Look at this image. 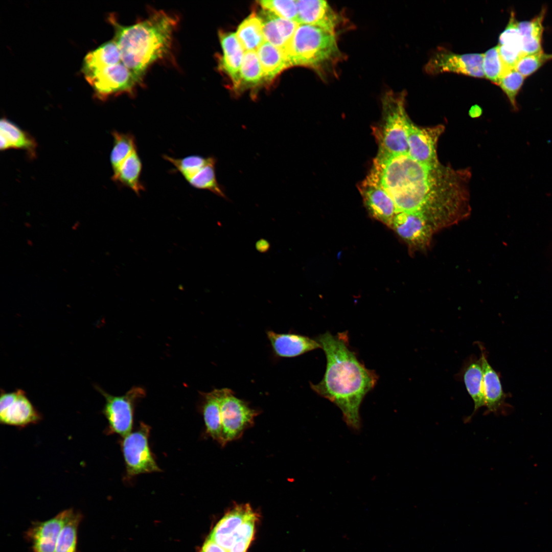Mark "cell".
<instances>
[{"label":"cell","instance_id":"obj_9","mask_svg":"<svg viewBox=\"0 0 552 552\" xmlns=\"http://www.w3.org/2000/svg\"><path fill=\"white\" fill-rule=\"evenodd\" d=\"M150 431L149 426L141 423L135 431L123 437L121 446L128 478L160 470L149 446Z\"/></svg>","mask_w":552,"mask_h":552},{"label":"cell","instance_id":"obj_35","mask_svg":"<svg viewBox=\"0 0 552 552\" xmlns=\"http://www.w3.org/2000/svg\"><path fill=\"white\" fill-rule=\"evenodd\" d=\"M525 77L515 68L508 71L500 79L497 85L507 96L511 106L518 110L516 97L524 83Z\"/></svg>","mask_w":552,"mask_h":552},{"label":"cell","instance_id":"obj_18","mask_svg":"<svg viewBox=\"0 0 552 552\" xmlns=\"http://www.w3.org/2000/svg\"><path fill=\"white\" fill-rule=\"evenodd\" d=\"M296 4L298 24L317 26L336 33L340 17L326 1L298 0Z\"/></svg>","mask_w":552,"mask_h":552},{"label":"cell","instance_id":"obj_36","mask_svg":"<svg viewBox=\"0 0 552 552\" xmlns=\"http://www.w3.org/2000/svg\"><path fill=\"white\" fill-rule=\"evenodd\" d=\"M258 3L263 10L281 18L296 22V1L262 0Z\"/></svg>","mask_w":552,"mask_h":552},{"label":"cell","instance_id":"obj_7","mask_svg":"<svg viewBox=\"0 0 552 552\" xmlns=\"http://www.w3.org/2000/svg\"><path fill=\"white\" fill-rule=\"evenodd\" d=\"M219 390V421L221 429V446L240 438L246 429L254 425L258 410L251 408L245 401L236 397L227 388Z\"/></svg>","mask_w":552,"mask_h":552},{"label":"cell","instance_id":"obj_1","mask_svg":"<svg viewBox=\"0 0 552 552\" xmlns=\"http://www.w3.org/2000/svg\"><path fill=\"white\" fill-rule=\"evenodd\" d=\"M378 164L381 184L392 196L397 213L417 214L436 232L470 215L469 169H454L440 163L428 166L408 154Z\"/></svg>","mask_w":552,"mask_h":552},{"label":"cell","instance_id":"obj_2","mask_svg":"<svg viewBox=\"0 0 552 552\" xmlns=\"http://www.w3.org/2000/svg\"><path fill=\"white\" fill-rule=\"evenodd\" d=\"M316 340L325 353L327 366L323 379L316 384L311 383L310 386L340 409L348 426L359 429L360 405L375 386L378 376L361 363L351 350L347 332L336 335L327 332Z\"/></svg>","mask_w":552,"mask_h":552},{"label":"cell","instance_id":"obj_40","mask_svg":"<svg viewBox=\"0 0 552 552\" xmlns=\"http://www.w3.org/2000/svg\"><path fill=\"white\" fill-rule=\"evenodd\" d=\"M256 247L258 251L265 252L269 249L270 244L266 240L261 239L257 242Z\"/></svg>","mask_w":552,"mask_h":552},{"label":"cell","instance_id":"obj_24","mask_svg":"<svg viewBox=\"0 0 552 552\" xmlns=\"http://www.w3.org/2000/svg\"><path fill=\"white\" fill-rule=\"evenodd\" d=\"M461 375L467 392L474 403L473 415L480 408L486 406L480 358L473 357L468 360L462 369Z\"/></svg>","mask_w":552,"mask_h":552},{"label":"cell","instance_id":"obj_23","mask_svg":"<svg viewBox=\"0 0 552 552\" xmlns=\"http://www.w3.org/2000/svg\"><path fill=\"white\" fill-rule=\"evenodd\" d=\"M480 358L483 371V387L487 412L496 413L504 405L505 398L500 377L490 364L486 351L480 344Z\"/></svg>","mask_w":552,"mask_h":552},{"label":"cell","instance_id":"obj_27","mask_svg":"<svg viewBox=\"0 0 552 552\" xmlns=\"http://www.w3.org/2000/svg\"><path fill=\"white\" fill-rule=\"evenodd\" d=\"M546 8H542L540 13L530 20L518 22L521 36V50L523 55L531 54L543 51L542 38L544 30L543 22Z\"/></svg>","mask_w":552,"mask_h":552},{"label":"cell","instance_id":"obj_28","mask_svg":"<svg viewBox=\"0 0 552 552\" xmlns=\"http://www.w3.org/2000/svg\"><path fill=\"white\" fill-rule=\"evenodd\" d=\"M256 52L265 80H273L291 66L284 52L268 42L265 41Z\"/></svg>","mask_w":552,"mask_h":552},{"label":"cell","instance_id":"obj_34","mask_svg":"<svg viewBox=\"0 0 552 552\" xmlns=\"http://www.w3.org/2000/svg\"><path fill=\"white\" fill-rule=\"evenodd\" d=\"M483 54L485 77L498 85L500 79L507 72L501 60L498 45L490 49Z\"/></svg>","mask_w":552,"mask_h":552},{"label":"cell","instance_id":"obj_5","mask_svg":"<svg viewBox=\"0 0 552 552\" xmlns=\"http://www.w3.org/2000/svg\"><path fill=\"white\" fill-rule=\"evenodd\" d=\"M411 122L405 110V94H386L382 100L381 120L374 130L379 145L376 158L408 154V131Z\"/></svg>","mask_w":552,"mask_h":552},{"label":"cell","instance_id":"obj_4","mask_svg":"<svg viewBox=\"0 0 552 552\" xmlns=\"http://www.w3.org/2000/svg\"><path fill=\"white\" fill-rule=\"evenodd\" d=\"M285 53L291 66L308 67L323 76L342 58L335 33L308 24H299Z\"/></svg>","mask_w":552,"mask_h":552},{"label":"cell","instance_id":"obj_17","mask_svg":"<svg viewBox=\"0 0 552 552\" xmlns=\"http://www.w3.org/2000/svg\"><path fill=\"white\" fill-rule=\"evenodd\" d=\"M74 510L68 509L43 522L36 521L25 532L33 552H55L58 537Z\"/></svg>","mask_w":552,"mask_h":552},{"label":"cell","instance_id":"obj_37","mask_svg":"<svg viewBox=\"0 0 552 552\" xmlns=\"http://www.w3.org/2000/svg\"><path fill=\"white\" fill-rule=\"evenodd\" d=\"M550 60H552V54L545 53L543 51L523 55L518 61L515 69L526 78Z\"/></svg>","mask_w":552,"mask_h":552},{"label":"cell","instance_id":"obj_3","mask_svg":"<svg viewBox=\"0 0 552 552\" xmlns=\"http://www.w3.org/2000/svg\"><path fill=\"white\" fill-rule=\"evenodd\" d=\"M109 20L114 29L113 40L120 51L122 62L139 82L148 67L169 52L177 20L158 11L130 26H123L111 16Z\"/></svg>","mask_w":552,"mask_h":552},{"label":"cell","instance_id":"obj_25","mask_svg":"<svg viewBox=\"0 0 552 552\" xmlns=\"http://www.w3.org/2000/svg\"><path fill=\"white\" fill-rule=\"evenodd\" d=\"M121 62V53L117 43L113 40L108 41L87 54L83 60L82 71L86 76Z\"/></svg>","mask_w":552,"mask_h":552},{"label":"cell","instance_id":"obj_38","mask_svg":"<svg viewBox=\"0 0 552 552\" xmlns=\"http://www.w3.org/2000/svg\"><path fill=\"white\" fill-rule=\"evenodd\" d=\"M251 541L246 538H237L228 552H246Z\"/></svg>","mask_w":552,"mask_h":552},{"label":"cell","instance_id":"obj_19","mask_svg":"<svg viewBox=\"0 0 552 552\" xmlns=\"http://www.w3.org/2000/svg\"><path fill=\"white\" fill-rule=\"evenodd\" d=\"M254 513L248 503L236 505L219 521L208 538L228 552L236 541L235 533L243 522Z\"/></svg>","mask_w":552,"mask_h":552},{"label":"cell","instance_id":"obj_20","mask_svg":"<svg viewBox=\"0 0 552 552\" xmlns=\"http://www.w3.org/2000/svg\"><path fill=\"white\" fill-rule=\"evenodd\" d=\"M266 334L275 354L281 357H294L321 348L316 340L302 335L277 333L271 330Z\"/></svg>","mask_w":552,"mask_h":552},{"label":"cell","instance_id":"obj_30","mask_svg":"<svg viewBox=\"0 0 552 552\" xmlns=\"http://www.w3.org/2000/svg\"><path fill=\"white\" fill-rule=\"evenodd\" d=\"M201 409L207 434L220 445L221 429L219 417V389L202 394Z\"/></svg>","mask_w":552,"mask_h":552},{"label":"cell","instance_id":"obj_26","mask_svg":"<svg viewBox=\"0 0 552 552\" xmlns=\"http://www.w3.org/2000/svg\"><path fill=\"white\" fill-rule=\"evenodd\" d=\"M1 149H19L35 155L36 143L33 137L15 124L3 118L0 122Z\"/></svg>","mask_w":552,"mask_h":552},{"label":"cell","instance_id":"obj_31","mask_svg":"<svg viewBox=\"0 0 552 552\" xmlns=\"http://www.w3.org/2000/svg\"><path fill=\"white\" fill-rule=\"evenodd\" d=\"M82 518L81 514L74 511L60 531L55 552H77L78 530Z\"/></svg>","mask_w":552,"mask_h":552},{"label":"cell","instance_id":"obj_6","mask_svg":"<svg viewBox=\"0 0 552 552\" xmlns=\"http://www.w3.org/2000/svg\"><path fill=\"white\" fill-rule=\"evenodd\" d=\"M111 135L113 137L110 155L113 173L111 179L139 196L144 191L145 187L141 180L143 164L135 138L131 133L116 130Z\"/></svg>","mask_w":552,"mask_h":552},{"label":"cell","instance_id":"obj_10","mask_svg":"<svg viewBox=\"0 0 552 552\" xmlns=\"http://www.w3.org/2000/svg\"><path fill=\"white\" fill-rule=\"evenodd\" d=\"M99 392L105 399L103 413L108 421V431L123 437L131 432L134 405L136 402L145 396V390L134 386L125 395L116 396L110 395L100 388Z\"/></svg>","mask_w":552,"mask_h":552},{"label":"cell","instance_id":"obj_32","mask_svg":"<svg viewBox=\"0 0 552 552\" xmlns=\"http://www.w3.org/2000/svg\"><path fill=\"white\" fill-rule=\"evenodd\" d=\"M499 50L516 55H523L518 21L515 13L511 12L509 22L499 37Z\"/></svg>","mask_w":552,"mask_h":552},{"label":"cell","instance_id":"obj_13","mask_svg":"<svg viewBox=\"0 0 552 552\" xmlns=\"http://www.w3.org/2000/svg\"><path fill=\"white\" fill-rule=\"evenodd\" d=\"M85 78L96 97L101 100L130 90L138 82L122 62L97 71Z\"/></svg>","mask_w":552,"mask_h":552},{"label":"cell","instance_id":"obj_8","mask_svg":"<svg viewBox=\"0 0 552 552\" xmlns=\"http://www.w3.org/2000/svg\"><path fill=\"white\" fill-rule=\"evenodd\" d=\"M163 158L170 163L175 171L179 172L193 188L208 190L218 196L226 197L217 180L215 173L216 160L214 157L191 155L175 158L164 155Z\"/></svg>","mask_w":552,"mask_h":552},{"label":"cell","instance_id":"obj_12","mask_svg":"<svg viewBox=\"0 0 552 552\" xmlns=\"http://www.w3.org/2000/svg\"><path fill=\"white\" fill-rule=\"evenodd\" d=\"M483 57V54H457L442 48L433 54L425 70L430 75L452 72L484 78Z\"/></svg>","mask_w":552,"mask_h":552},{"label":"cell","instance_id":"obj_22","mask_svg":"<svg viewBox=\"0 0 552 552\" xmlns=\"http://www.w3.org/2000/svg\"><path fill=\"white\" fill-rule=\"evenodd\" d=\"M219 37L223 52L219 66L232 81L234 86L238 87L240 86V70L244 50L236 33L221 32Z\"/></svg>","mask_w":552,"mask_h":552},{"label":"cell","instance_id":"obj_39","mask_svg":"<svg viewBox=\"0 0 552 552\" xmlns=\"http://www.w3.org/2000/svg\"><path fill=\"white\" fill-rule=\"evenodd\" d=\"M200 552H227L213 540L208 538L204 543Z\"/></svg>","mask_w":552,"mask_h":552},{"label":"cell","instance_id":"obj_14","mask_svg":"<svg viewBox=\"0 0 552 552\" xmlns=\"http://www.w3.org/2000/svg\"><path fill=\"white\" fill-rule=\"evenodd\" d=\"M390 227L412 252L426 250L436 233L432 226L421 217L406 212L397 213Z\"/></svg>","mask_w":552,"mask_h":552},{"label":"cell","instance_id":"obj_11","mask_svg":"<svg viewBox=\"0 0 552 552\" xmlns=\"http://www.w3.org/2000/svg\"><path fill=\"white\" fill-rule=\"evenodd\" d=\"M364 205L374 218L390 227L397 213L395 202L381 184L380 173L373 165L358 187Z\"/></svg>","mask_w":552,"mask_h":552},{"label":"cell","instance_id":"obj_33","mask_svg":"<svg viewBox=\"0 0 552 552\" xmlns=\"http://www.w3.org/2000/svg\"><path fill=\"white\" fill-rule=\"evenodd\" d=\"M263 78V72L257 52H245L240 70V85H256Z\"/></svg>","mask_w":552,"mask_h":552},{"label":"cell","instance_id":"obj_29","mask_svg":"<svg viewBox=\"0 0 552 552\" xmlns=\"http://www.w3.org/2000/svg\"><path fill=\"white\" fill-rule=\"evenodd\" d=\"M236 35L245 52L256 51L265 41L262 20L255 13H252L240 24Z\"/></svg>","mask_w":552,"mask_h":552},{"label":"cell","instance_id":"obj_21","mask_svg":"<svg viewBox=\"0 0 552 552\" xmlns=\"http://www.w3.org/2000/svg\"><path fill=\"white\" fill-rule=\"evenodd\" d=\"M262 12L260 17L263 22L265 41L285 53L299 24L264 10Z\"/></svg>","mask_w":552,"mask_h":552},{"label":"cell","instance_id":"obj_15","mask_svg":"<svg viewBox=\"0 0 552 552\" xmlns=\"http://www.w3.org/2000/svg\"><path fill=\"white\" fill-rule=\"evenodd\" d=\"M40 413L21 389L1 393L0 421L7 425L24 427L41 420Z\"/></svg>","mask_w":552,"mask_h":552},{"label":"cell","instance_id":"obj_16","mask_svg":"<svg viewBox=\"0 0 552 552\" xmlns=\"http://www.w3.org/2000/svg\"><path fill=\"white\" fill-rule=\"evenodd\" d=\"M445 127H421L411 122L408 131V155L418 162L434 166L439 164L436 153L438 140Z\"/></svg>","mask_w":552,"mask_h":552}]
</instances>
